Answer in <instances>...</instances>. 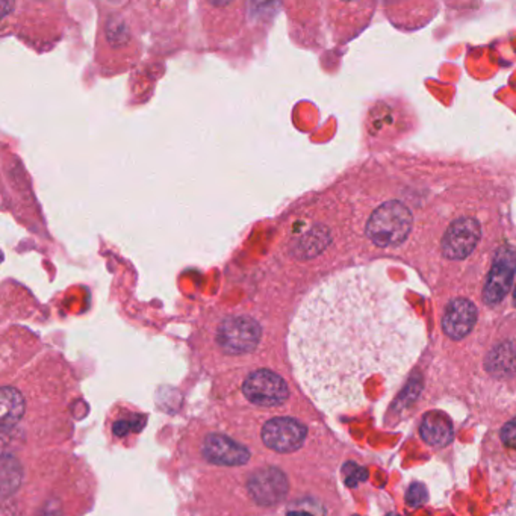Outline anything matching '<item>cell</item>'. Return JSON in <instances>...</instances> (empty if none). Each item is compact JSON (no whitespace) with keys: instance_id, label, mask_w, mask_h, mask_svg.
Listing matches in <instances>:
<instances>
[{"instance_id":"obj_19","label":"cell","mask_w":516,"mask_h":516,"mask_svg":"<svg viewBox=\"0 0 516 516\" xmlns=\"http://www.w3.org/2000/svg\"><path fill=\"white\" fill-rule=\"evenodd\" d=\"M515 504H516V483H515Z\"/></svg>"},{"instance_id":"obj_10","label":"cell","mask_w":516,"mask_h":516,"mask_svg":"<svg viewBox=\"0 0 516 516\" xmlns=\"http://www.w3.org/2000/svg\"><path fill=\"white\" fill-rule=\"evenodd\" d=\"M477 322V309L465 298H458L448 305L443 312V327L452 340H462L473 331Z\"/></svg>"},{"instance_id":"obj_17","label":"cell","mask_w":516,"mask_h":516,"mask_svg":"<svg viewBox=\"0 0 516 516\" xmlns=\"http://www.w3.org/2000/svg\"><path fill=\"white\" fill-rule=\"evenodd\" d=\"M211 4L215 6H226L229 5L232 0H210Z\"/></svg>"},{"instance_id":"obj_13","label":"cell","mask_w":516,"mask_h":516,"mask_svg":"<svg viewBox=\"0 0 516 516\" xmlns=\"http://www.w3.org/2000/svg\"><path fill=\"white\" fill-rule=\"evenodd\" d=\"M25 412V401L19 391L11 386H5L2 390V427L6 429L8 426H14Z\"/></svg>"},{"instance_id":"obj_4","label":"cell","mask_w":516,"mask_h":516,"mask_svg":"<svg viewBox=\"0 0 516 516\" xmlns=\"http://www.w3.org/2000/svg\"><path fill=\"white\" fill-rule=\"evenodd\" d=\"M243 392L250 403L259 408H276L288 400L289 391L285 380L273 371H254L245 379Z\"/></svg>"},{"instance_id":"obj_8","label":"cell","mask_w":516,"mask_h":516,"mask_svg":"<svg viewBox=\"0 0 516 516\" xmlns=\"http://www.w3.org/2000/svg\"><path fill=\"white\" fill-rule=\"evenodd\" d=\"M249 492L259 506H274L287 497V477L278 468L261 469L250 477Z\"/></svg>"},{"instance_id":"obj_16","label":"cell","mask_w":516,"mask_h":516,"mask_svg":"<svg viewBox=\"0 0 516 516\" xmlns=\"http://www.w3.org/2000/svg\"><path fill=\"white\" fill-rule=\"evenodd\" d=\"M502 439L507 447H516V418L503 427Z\"/></svg>"},{"instance_id":"obj_1","label":"cell","mask_w":516,"mask_h":516,"mask_svg":"<svg viewBox=\"0 0 516 516\" xmlns=\"http://www.w3.org/2000/svg\"><path fill=\"white\" fill-rule=\"evenodd\" d=\"M424 347V327L383 268H348L307 294L288 336L294 374L327 414L366 405L368 383L394 390Z\"/></svg>"},{"instance_id":"obj_5","label":"cell","mask_w":516,"mask_h":516,"mask_svg":"<svg viewBox=\"0 0 516 516\" xmlns=\"http://www.w3.org/2000/svg\"><path fill=\"white\" fill-rule=\"evenodd\" d=\"M306 439V427L294 418L270 419L262 429V441L278 453H293Z\"/></svg>"},{"instance_id":"obj_14","label":"cell","mask_w":516,"mask_h":516,"mask_svg":"<svg viewBox=\"0 0 516 516\" xmlns=\"http://www.w3.org/2000/svg\"><path fill=\"white\" fill-rule=\"evenodd\" d=\"M329 243V235L324 229H315L305 235L302 241L303 252H307L306 256H314Z\"/></svg>"},{"instance_id":"obj_7","label":"cell","mask_w":516,"mask_h":516,"mask_svg":"<svg viewBox=\"0 0 516 516\" xmlns=\"http://www.w3.org/2000/svg\"><path fill=\"white\" fill-rule=\"evenodd\" d=\"M478 239H480V226L476 219H456L443 236V254L448 259H465L473 254Z\"/></svg>"},{"instance_id":"obj_18","label":"cell","mask_w":516,"mask_h":516,"mask_svg":"<svg viewBox=\"0 0 516 516\" xmlns=\"http://www.w3.org/2000/svg\"><path fill=\"white\" fill-rule=\"evenodd\" d=\"M513 303H515V306H516V289H515V296H513Z\"/></svg>"},{"instance_id":"obj_9","label":"cell","mask_w":516,"mask_h":516,"mask_svg":"<svg viewBox=\"0 0 516 516\" xmlns=\"http://www.w3.org/2000/svg\"><path fill=\"white\" fill-rule=\"evenodd\" d=\"M202 453L206 460L214 465L223 467H236L249 462L250 453L247 448L239 445L232 439L223 434H211L206 436Z\"/></svg>"},{"instance_id":"obj_6","label":"cell","mask_w":516,"mask_h":516,"mask_svg":"<svg viewBox=\"0 0 516 516\" xmlns=\"http://www.w3.org/2000/svg\"><path fill=\"white\" fill-rule=\"evenodd\" d=\"M516 252L511 247L498 252L491 274L487 278L483 298L486 305H498L511 291L513 276H515Z\"/></svg>"},{"instance_id":"obj_2","label":"cell","mask_w":516,"mask_h":516,"mask_svg":"<svg viewBox=\"0 0 516 516\" xmlns=\"http://www.w3.org/2000/svg\"><path fill=\"white\" fill-rule=\"evenodd\" d=\"M412 229V214L401 202L392 200L379 206L373 212L366 235L373 243L380 247H392L403 243Z\"/></svg>"},{"instance_id":"obj_11","label":"cell","mask_w":516,"mask_h":516,"mask_svg":"<svg viewBox=\"0 0 516 516\" xmlns=\"http://www.w3.org/2000/svg\"><path fill=\"white\" fill-rule=\"evenodd\" d=\"M421 438L432 447H443L453 438L452 421L441 412H430L421 423Z\"/></svg>"},{"instance_id":"obj_15","label":"cell","mask_w":516,"mask_h":516,"mask_svg":"<svg viewBox=\"0 0 516 516\" xmlns=\"http://www.w3.org/2000/svg\"><path fill=\"white\" fill-rule=\"evenodd\" d=\"M427 498V494H426V489H424L421 485L415 483L409 487V492H408V503H409L410 507H418L426 502Z\"/></svg>"},{"instance_id":"obj_3","label":"cell","mask_w":516,"mask_h":516,"mask_svg":"<svg viewBox=\"0 0 516 516\" xmlns=\"http://www.w3.org/2000/svg\"><path fill=\"white\" fill-rule=\"evenodd\" d=\"M261 326L247 315L226 318L219 327V347L229 355H245L254 351L261 341Z\"/></svg>"},{"instance_id":"obj_12","label":"cell","mask_w":516,"mask_h":516,"mask_svg":"<svg viewBox=\"0 0 516 516\" xmlns=\"http://www.w3.org/2000/svg\"><path fill=\"white\" fill-rule=\"evenodd\" d=\"M486 368L497 379H506L516 373V342L506 341L487 356Z\"/></svg>"}]
</instances>
